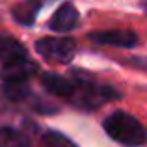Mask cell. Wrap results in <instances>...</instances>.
Instances as JSON below:
<instances>
[{
	"label": "cell",
	"instance_id": "30bf717a",
	"mask_svg": "<svg viewBox=\"0 0 147 147\" xmlns=\"http://www.w3.org/2000/svg\"><path fill=\"white\" fill-rule=\"evenodd\" d=\"M41 9V4H19V6H15L13 9H11V17L15 19V21L19 22V24H24V26H30L34 24V21H36V15L37 11Z\"/></svg>",
	"mask_w": 147,
	"mask_h": 147
},
{
	"label": "cell",
	"instance_id": "9c48e42d",
	"mask_svg": "<svg viewBox=\"0 0 147 147\" xmlns=\"http://www.w3.org/2000/svg\"><path fill=\"white\" fill-rule=\"evenodd\" d=\"M21 56H28V50L22 47L21 41L9 36L0 37V60L7 61V60H15V58H21Z\"/></svg>",
	"mask_w": 147,
	"mask_h": 147
},
{
	"label": "cell",
	"instance_id": "ba28073f",
	"mask_svg": "<svg viewBox=\"0 0 147 147\" xmlns=\"http://www.w3.org/2000/svg\"><path fill=\"white\" fill-rule=\"evenodd\" d=\"M0 147H30V140L15 127L0 125Z\"/></svg>",
	"mask_w": 147,
	"mask_h": 147
},
{
	"label": "cell",
	"instance_id": "6da1fadb",
	"mask_svg": "<svg viewBox=\"0 0 147 147\" xmlns=\"http://www.w3.org/2000/svg\"><path fill=\"white\" fill-rule=\"evenodd\" d=\"M102 129L114 142L125 147H142L145 145L147 132L145 127L136 115L125 110H114L104 117Z\"/></svg>",
	"mask_w": 147,
	"mask_h": 147
},
{
	"label": "cell",
	"instance_id": "277c9868",
	"mask_svg": "<svg viewBox=\"0 0 147 147\" xmlns=\"http://www.w3.org/2000/svg\"><path fill=\"white\" fill-rule=\"evenodd\" d=\"M37 63L34 60H30V56H21L15 58V60H7L2 61V69H0V75H2L4 82H28L30 76H34L37 73Z\"/></svg>",
	"mask_w": 147,
	"mask_h": 147
},
{
	"label": "cell",
	"instance_id": "8fae6325",
	"mask_svg": "<svg viewBox=\"0 0 147 147\" xmlns=\"http://www.w3.org/2000/svg\"><path fill=\"white\" fill-rule=\"evenodd\" d=\"M4 90V95H6L9 100H13V102H21V100H26L30 97V88L26 86L24 82H4L2 86Z\"/></svg>",
	"mask_w": 147,
	"mask_h": 147
},
{
	"label": "cell",
	"instance_id": "7c38bea8",
	"mask_svg": "<svg viewBox=\"0 0 147 147\" xmlns=\"http://www.w3.org/2000/svg\"><path fill=\"white\" fill-rule=\"evenodd\" d=\"M41 145L43 147H78L65 134L56 132V130H47L43 134V138H41Z\"/></svg>",
	"mask_w": 147,
	"mask_h": 147
},
{
	"label": "cell",
	"instance_id": "5b68a950",
	"mask_svg": "<svg viewBox=\"0 0 147 147\" xmlns=\"http://www.w3.org/2000/svg\"><path fill=\"white\" fill-rule=\"evenodd\" d=\"M90 39L97 45L119 49H134L140 43V37L134 30H97L90 34Z\"/></svg>",
	"mask_w": 147,
	"mask_h": 147
},
{
	"label": "cell",
	"instance_id": "7a4b0ae2",
	"mask_svg": "<svg viewBox=\"0 0 147 147\" xmlns=\"http://www.w3.org/2000/svg\"><path fill=\"white\" fill-rule=\"evenodd\" d=\"M76 84L75 95H73L71 102H75V106L84 108V110H95L106 100L119 99V93L115 88L108 86V84H99L93 78H86V76H73Z\"/></svg>",
	"mask_w": 147,
	"mask_h": 147
},
{
	"label": "cell",
	"instance_id": "8992f818",
	"mask_svg": "<svg viewBox=\"0 0 147 147\" xmlns=\"http://www.w3.org/2000/svg\"><path fill=\"white\" fill-rule=\"evenodd\" d=\"M80 21V13L71 2H65L54 11V15L49 21V28L54 30L58 34H67L71 30H75L78 26Z\"/></svg>",
	"mask_w": 147,
	"mask_h": 147
},
{
	"label": "cell",
	"instance_id": "52a82bcc",
	"mask_svg": "<svg viewBox=\"0 0 147 147\" xmlns=\"http://www.w3.org/2000/svg\"><path fill=\"white\" fill-rule=\"evenodd\" d=\"M41 86L49 91L50 95H56L60 99H67L71 100L73 95H75L76 84L75 78H67V76L56 75V73H41Z\"/></svg>",
	"mask_w": 147,
	"mask_h": 147
},
{
	"label": "cell",
	"instance_id": "3957f363",
	"mask_svg": "<svg viewBox=\"0 0 147 147\" xmlns=\"http://www.w3.org/2000/svg\"><path fill=\"white\" fill-rule=\"evenodd\" d=\"M76 43L71 37H56V36H47L36 41V52L43 60L50 63H69L75 56Z\"/></svg>",
	"mask_w": 147,
	"mask_h": 147
}]
</instances>
